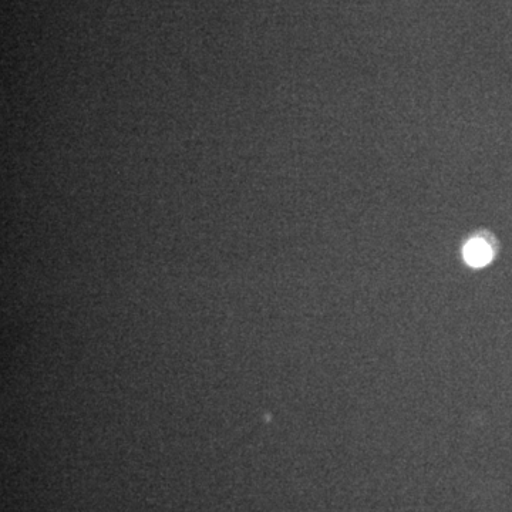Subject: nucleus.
I'll return each mask as SVG.
<instances>
[{"label": "nucleus", "instance_id": "1", "mask_svg": "<svg viewBox=\"0 0 512 512\" xmlns=\"http://www.w3.org/2000/svg\"><path fill=\"white\" fill-rule=\"evenodd\" d=\"M464 258L471 266L480 268V266L487 265L491 261L493 251L483 239H473L464 248Z\"/></svg>", "mask_w": 512, "mask_h": 512}]
</instances>
